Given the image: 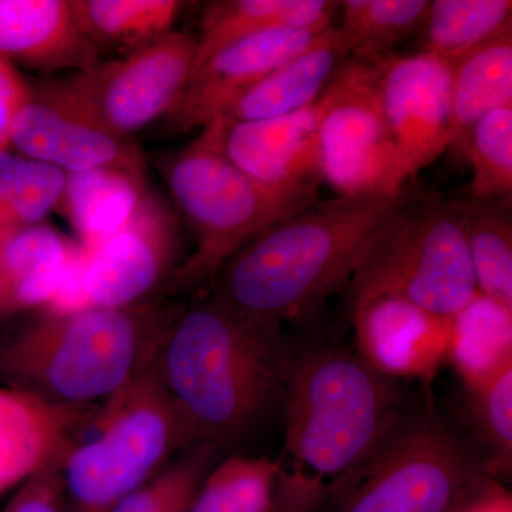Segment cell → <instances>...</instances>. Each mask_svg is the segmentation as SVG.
Instances as JSON below:
<instances>
[{"label": "cell", "mask_w": 512, "mask_h": 512, "mask_svg": "<svg viewBox=\"0 0 512 512\" xmlns=\"http://www.w3.org/2000/svg\"><path fill=\"white\" fill-rule=\"evenodd\" d=\"M173 316L148 303L45 315L0 345V379L60 406H99L151 366Z\"/></svg>", "instance_id": "obj_4"}, {"label": "cell", "mask_w": 512, "mask_h": 512, "mask_svg": "<svg viewBox=\"0 0 512 512\" xmlns=\"http://www.w3.org/2000/svg\"><path fill=\"white\" fill-rule=\"evenodd\" d=\"M12 231V228L6 227L5 224H2V222H0V249H2V245L3 242H5L6 237H8V235Z\"/></svg>", "instance_id": "obj_38"}, {"label": "cell", "mask_w": 512, "mask_h": 512, "mask_svg": "<svg viewBox=\"0 0 512 512\" xmlns=\"http://www.w3.org/2000/svg\"><path fill=\"white\" fill-rule=\"evenodd\" d=\"M66 173L0 150V222L12 229L43 224L59 205Z\"/></svg>", "instance_id": "obj_30"}, {"label": "cell", "mask_w": 512, "mask_h": 512, "mask_svg": "<svg viewBox=\"0 0 512 512\" xmlns=\"http://www.w3.org/2000/svg\"><path fill=\"white\" fill-rule=\"evenodd\" d=\"M372 66L384 120L413 177L451 146L453 64L419 52Z\"/></svg>", "instance_id": "obj_12"}, {"label": "cell", "mask_w": 512, "mask_h": 512, "mask_svg": "<svg viewBox=\"0 0 512 512\" xmlns=\"http://www.w3.org/2000/svg\"><path fill=\"white\" fill-rule=\"evenodd\" d=\"M350 59L348 39L332 26L308 49L242 93L221 116L234 121L269 120L305 109L322 96Z\"/></svg>", "instance_id": "obj_19"}, {"label": "cell", "mask_w": 512, "mask_h": 512, "mask_svg": "<svg viewBox=\"0 0 512 512\" xmlns=\"http://www.w3.org/2000/svg\"><path fill=\"white\" fill-rule=\"evenodd\" d=\"M217 446L195 444L128 494L111 512H188Z\"/></svg>", "instance_id": "obj_33"}, {"label": "cell", "mask_w": 512, "mask_h": 512, "mask_svg": "<svg viewBox=\"0 0 512 512\" xmlns=\"http://www.w3.org/2000/svg\"><path fill=\"white\" fill-rule=\"evenodd\" d=\"M339 2L333 0H220L202 16L198 36L200 66L222 47L269 30H323L332 28Z\"/></svg>", "instance_id": "obj_21"}, {"label": "cell", "mask_w": 512, "mask_h": 512, "mask_svg": "<svg viewBox=\"0 0 512 512\" xmlns=\"http://www.w3.org/2000/svg\"><path fill=\"white\" fill-rule=\"evenodd\" d=\"M447 362L467 392L512 367V308L478 292L450 318Z\"/></svg>", "instance_id": "obj_23"}, {"label": "cell", "mask_w": 512, "mask_h": 512, "mask_svg": "<svg viewBox=\"0 0 512 512\" xmlns=\"http://www.w3.org/2000/svg\"><path fill=\"white\" fill-rule=\"evenodd\" d=\"M356 353L390 379H433L447 362L450 318L419 306L376 296L352 305Z\"/></svg>", "instance_id": "obj_15"}, {"label": "cell", "mask_w": 512, "mask_h": 512, "mask_svg": "<svg viewBox=\"0 0 512 512\" xmlns=\"http://www.w3.org/2000/svg\"><path fill=\"white\" fill-rule=\"evenodd\" d=\"M29 97V84L12 63L0 56V150H8L13 121Z\"/></svg>", "instance_id": "obj_36"}, {"label": "cell", "mask_w": 512, "mask_h": 512, "mask_svg": "<svg viewBox=\"0 0 512 512\" xmlns=\"http://www.w3.org/2000/svg\"><path fill=\"white\" fill-rule=\"evenodd\" d=\"M320 180L339 197L396 195L410 174L384 120L372 64L350 59L322 94Z\"/></svg>", "instance_id": "obj_10"}, {"label": "cell", "mask_w": 512, "mask_h": 512, "mask_svg": "<svg viewBox=\"0 0 512 512\" xmlns=\"http://www.w3.org/2000/svg\"><path fill=\"white\" fill-rule=\"evenodd\" d=\"M180 221L173 208L148 190L130 220L90 249L86 288L92 308H130L177 271Z\"/></svg>", "instance_id": "obj_11"}, {"label": "cell", "mask_w": 512, "mask_h": 512, "mask_svg": "<svg viewBox=\"0 0 512 512\" xmlns=\"http://www.w3.org/2000/svg\"><path fill=\"white\" fill-rule=\"evenodd\" d=\"M456 512H512L511 494L490 478Z\"/></svg>", "instance_id": "obj_37"}, {"label": "cell", "mask_w": 512, "mask_h": 512, "mask_svg": "<svg viewBox=\"0 0 512 512\" xmlns=\"http://www.w3.org/2000/svg\"><path fill=\"white\" fill-rule=\"evenodd\" d=\"M197 50V36L173 30L119 59L45 83L89 119L131 138L173 113L194 72Z\"/></svg>", "instance_id": "obj_9"}, {"label": "cell", "mask_w": 512, "mask_h": 512, "mask_svg": "<svg viewBox=\"0 0 512 512\" xmlns=\"http://www.w3.org/2000/svg\"><path fill=\"white\" fill-rule=\"evenodd\" d=\"M164 178L195 235L194 252L171 278L181 291L212 281L258 235L318 201L319 181L268 184L249 177L225 157L208 126L168 158Z\"/></svg>", "instance_id": "obj_5"}, {"label": "cell", "mask_w": 512, "mask_h": 512, "mask_svg": "<svg viewBox=\"0 0 512 512\" xmlns=\"http://www.w3.org/2000/svg\"><path fill=\"white\" fill-rule=\"evenodd\" d=\"M0 512H69L62 480V457L28 478Z\"/></svg>", "instance_id": "obj_34"}, {"label": "cell", "mask_w": 512, "mask_h": 512, "mask_svg": "<svg viewBox=\"0 0 512 512\" xmlns=\"http://www.w3.org/2000/svg\"><path fill=\"white\" fill-rule=\"evenodd\" d=\"M154 372L195 443L247 433L282 389L279 329L249 318L220 293L174 315Z\"/></svg>", "instance_id": "obj_2"}, {"label": "cell", "mask_w": 512, "mask_h": 512, "mask_svg": "<svg viewBox=\"0 0 512 512\" xmlns=\"http://www.w3.org/2000/svg\"><path fill=\"white\" fill-rule=\"evenodd\" d=\"M62 458L69 512H111L163 470L175 451L195 446L158 382L153 363L96 407Z\"/></svg>", "instance_id": "obj_6"}, {"label": "cell", "mask_w": 512, "mask_h": 512, "mask_svg": "<svg viewBox=\"0 0 512 512\" xmlns=\"http://www.w3.org/2000/svg\"><path fill=\"white\" fill-rule=\"evenodd\" d=\"M350 302L393 296L451 318L478 289L450 198L412 192L376 229L348 279Z\"/></svg>", "instance_id": "obj_7"}, {"label": "cell", "mask_w": 512, "mask_h": 512, "mask_svg": "<svg viewBox=\"0 0 512 512\" xmlns=\"http://www.w3.org/2000/svg\"><path fill=\"white\" fill-rule=\"evenodd\" d=\"M10 146L23 157L64 173L119 168L146 174L143 154L131 138L117 136L89 119L46 83L30 86L29 100L13 121Z\"/></svg>", "instance_id": "obj_13"}, {"label": "cell", "mask_w": 512, "mask_h": 512, "mask_svg": "<svg viewBox=\"0 0 512 512\" xmlns=\"http://www.w3.org/2000/svg\"><path fill=\"white\" fill-rule=\"evenodd\" d=\"M407 194L313 202L228 261L217 292L239 312L276 329L312 315L348 284L367 241Z\"/></svg>", "instance_id": "obj_3"}, {"label": "cell", "mask_w": 512, "mask_h": 512, "mask_svg": "<svg viewBox=\"0 0 512 512\" xmlns=\"http://www.w3.org/2000/svg\"><path fill=\"white\" fill-rule=\"evenodd\" d=\"M429 8V0H343L339 29L348 39L352 59L376 64L421 32Z\"/></svg>", "instance_id": "obj_28"}, {"label": "cell", "mask_w": 512, "mask_h": 512, "mask_svg": "<svg viewBox=\"0 0 512 512\" xmlns=\"http://www.w3.org/2000/svg\"><path fill=\"white\" fill-rule=\"evenodd\" d=\"M512 106V35L453 64L451 148L461 154L471 128L484 114Z\"/></svg>", "instance_id": "obj_25"}, {"label": "cell", "mask_w": 512, "mask_h": 512, "mask_svg": "<svg viewBox=\"0 0 512 512\" xmlns=\"http://www.w3.org/2000/svg\"><path fill=\"white\" fill-rule=\"evenodd\" d=\"M461 156L473 168L471 197L511 200L512 106L484 114L468 133Z\"/></svg>", "instance_id": "obj_31"}, {"label": "cell", "mask_w": 512, "mask_h": 512, "mask_svg": "<svg viewBox=\"0 0 512 512\" xmlns=\"http://www.w3.org/2000/svg\"><path fill=\"white\" fill-rule=\"evenodd\" d=\"M421 52L458 60L512 35L511 0H433L421 28Z\"/></svg>", "instance_id": "obj_27"}, {"label": "cell", "mask_w": 512, "mask_h": 512, "mask_svg": "<svg viewBox=\"0 0 512 512\" xmlns=\"http://www.w3.org/2000/svg\"><path fill=\"white\" fill-rule=\"evenodd\" d=\"M468 413L476 444L491 477L512 470V367L480 389L467 392Z\"/></svg>", "instance_id": "obj_32"}, {"label": "cell", "mask_w": 512, "mask_h": 512, "mask_svg": "<svg viewBox=\"0 0 512 512\" xmlns=\"http://www.w3.org/2000/svg\"><path fill=\"white\" fill-rule=\"evenodd\" d=\"M323 32L269 30L222 47L195 67L183 97L167 117L171 126L178 131L207 126L272 70L308 49Z\"/></svg>", "instance_id": "obj_14"}, {"label": "cell", "mask_w": 512, "mask_h": 512, "mask_svg": "<svg viewBox=\"0 0 512 512\" xmlns=\"http://www.w3.org/2000/svg\"><path fill=\"white\" fill-rule=\"evenodd\" d=\"M276 491V461L229 457L201 481L188 512H274Z\"/></svg>", "instance_id": "obj_29"}, {"label": "cell", "mask_w": 512, "mask_h": 512, "mask_svg": "<svg viewBox=\"0 0 512 512\" xmlns=\"http://www.w3.org/2000/svg\"><path fill=\"white\" fill-rule=\"evenodd\" d=\"M74 15L90 42L124 55L173 32L185 8L178 0H72Z\"/></svg>", "instance_id": "obj_26"}, {"label": "cell", "mask_w": 512, "mask_h": 512, "mask_svg": "<svg viewBox=\"0 0 512 512\" xmlns=\"http://www.w3.org/2000/svg\"><path fill=\"white\" fill-rule=\"evenodd\" d=\"M493 478L473 440L427 409H404L340 495L338 512H456Z\"/></svg>", "instance_id": "obj_8"}, {"label": "cell", "mask_w": 512, "mask_h": 512, "mask_svg": "<svg viewBox=\"0 0 512 512\" xmlns=\"http://www.w3.org/2000/svg\"><path fill=\"white\" fill-rule=\"evenodd\" d=\"M148 192L146 174L119 168L66 173L59 205L77 241L93 249L130 220Z\"/></svg>", "instance_id": "obj_22"}, {"label": "cell", "mask_w": 512, "mask_h": 512, "mask_svg": "<svg viewBox=\"0 0 512 512\" xmlns=\"http://www.w3.org/2000/svg\"><path fill=\"white\" fill-rule=\"evenodd\" d=\"M0 56L46 74L84 72L100 63L72 0H0Z\"/></svg>", "instance_id": "obj_18"}, {"label": "cell", "mask_w": 512, "mask_h": 512, "mask_svg": "<svg viewBox=\"0 0 512 512\" xmlns=\"http://www.w3.org/2000/svg\"><path fill=\"white\" fill-rule=\"evenodd\" d=\"M285 443L275 510L319 512L340 495L402 416L397 380L356 352L316 346L286 363Z\"/></svg>", "instance_id": "obj_1"}, {"label": "cell", "mask_w": 512, "mask_h": 512, "mask_svg": "<svg viewBox=\"0 0 512 512\" xmlns=\"http://www.w3.org/2000/svg\"><path fill=\"white\" fill-rule=\"evenodd\" d=\"M89 256L90 248L84 247L77 241L55 295L43 308L46 315H67V313L82 312L92 308L86 288Z\"/></svg>", "instance_id": "obj_35"}, {"label": "cell", "mask_w": 512, "mask_h": 512, "mask_svg": "<svg viewBox=\"0 0 512 512\" xmlns=\"http://www.w3.org/2000/svg\"><path fill=\"white\" fill-rule=\"evenodd\" d=\"M76 244L46 224L13 229L0 249V313L45 308Z\"/></svg>", "instance_id": "obj_20"}, {"label": "cell", "mask_w": 512, "mask_h": 512, "mask_svg": "<svg viewBox=\"0 0 512 512\" xmlns=\"http://www.w3.org/2000/svg\"><path fill=\"white\" fill-rule=\"evenodd\" d=\"M94 407H67L0 387V493L64 456Z\"/></svg>", "instance_id": "obj_17"}, {"label": "cell", "mask_w": 512, "mask_h": 512, "mask_svg": "<svg viewBox=\"0 0 512 512\" xmlns=\"http://www.w3.org/2000/svg\"><path fill=\"white\" fill-rule=\"evenodd\" d=\"M478 292L512 308L511 200L450 198Z\"/></svg>", "instance_id": "obj_24"}, {"label": "cell", "mask_w": 512, "mask_h": 512, "mask_svg": "<svg viewBox=\"0 0 512 512\" xmlns=\"http://www.w3.org/2000/svg\"><path fill=\"white\" fill-rule=\"evenodd\" d=\"M325 101L269 120L234 121L218 116L208 123L222 153L261 183L319 181L318 131Z\"/></svg>", "instance_id": "obj_16"}]
</instances>
